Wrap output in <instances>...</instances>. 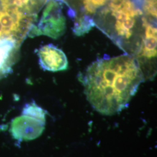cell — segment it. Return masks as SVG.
I'll return each instance as SVG.
<instances>
[{
	"instance_id": "277c9868",
	"label": "cell",
	"mask_w": 157,
	"mask_h": 157,
	"mask_svg": "<svg viewBox=\"0 0 157 157\" xmlns=\"http://www.w3.org/2000/svg\"><path fill=\"white\" fill-rule=\"evenodd\" d=\"M44 111L32 102L26 105L22 115L17 118L12 125V133L17 139L32 140L41 135L44 129Z\"/></svg>"
},
{
	"instance_id": "5b68a950",
	"label": "cell",
	"mask_w": 157,
	"mask_h": 157,
	"mask_svg": "<svg viewBox=\"0 0 157 157\" xmlns=\"http://www.w3.org/2000/svg\"><path fill=\"white\" fill-rule=\"evenodd\" d=\"M66 18L58 0H50L43 12L39 22L36 23L30 30L29 36L44 35L56 39L65 32Z\"/></svg>"
},
{
	"instance_id": "6da1fadb",
	"label": "cell",
	"mask_w": 157,
	"mask_h": 157,
	"mask_svg": "<svg viewBox=\"0 0 157 157\" xmlns=\"http://www.w3.org/2000/svg\"><path fill=\"white\" fill-rule=\"evenodd\" d=\"M91 105L104 115L126 108L144 75L136 59L128 54L101 58L91 63L80 78Z\"/></svg>"
},
{
	"instance_id": "ba28073f",
	"label": "cell",
	"mask_w": 157,
	"mask_h": 157,
	"mask_svg": "<svg viewBox=\"0 0 157 157\" xmlns=\"http://www.w3.org/2000/svg\"><path fill=\"white\" fill-rule=\"evenodd\" d=\"M95 25V21L92 18L89 16H84L76 21L73 32L77 36H82L89 32Z\"/></svg>"
},
{
	"instance_id": "52a82bcc",
	"label": "cell",
	"mask_w": 157,
	"mask_h": 157,
	"mask_svg": "<svg viewBox=\"0 0 157 157\" xmlns=\"http://www.w3.org/2000/svg\"><path fill=\"white\" fill-rule=\"evenodd\" d=\"M142 21L144 34L141 43L139 56L148 60L157 56V28L145 17H143Z\"/></svg>"
},
{
	"instance_id": "3957f363",
	"label": "cell",
	"mask_w": 157,
	"mask_h": 157,
	"mask_svg": "<svg viewBox=\"0 0 157 157\" xmlns=\"http://www.w3.org/2000/svg\"><path fill=\"white\" fill-rule=\"evenodd\" d=\"M105 10L110 13L112 22H109L99 28H101L108 24V26L101 30L118 45L122 46L124 42L133 36L136 26V18L141 16L143 12L130 0L109 2Z\"/></svg>"
},
{
	"instance_id": "7a4b0ae2",
	"label": "cell",
	"mask_w": 157,
	"mask_h": 157,
	"mask_svg": "<svg viewBox=\"0 0 157 157\" xmlns=\"http://www.w3.org/2000/svg\"><path fill=\"white\" fill-rule=\"evenodd\" d=\"M37 19L10 0H0V80L12 70L23 41Z\"/></svg>"
},
{
	"instance_id": "8992f818",
	"label": "cell",
	"mask_w": 157,
	"mask_h": 157,
	"mask_svg": "<svg viewBox=\"0 0 157 157\" xmlns=\"http://www.w3.org/2000/svg\"><path fill=\"white\" fill-rule=\"evenodd\" d=\"M37 55L39 63L44 70L51 72L65 71L68 66L67 57L61 49L52 44L40 47Z\"/></svg>"
},
{
	"instance_id": "9c48e42d",
	"label": "cell",
	"mask_w": 157,
	"mask_h": 157,
	"mask_svg": "<svg viewBox=\"0 0 157 157\" xmlns=\"http://www.w3.org/2000/svg\"><path fill=\"white\" fill-rule=\"evenodd\" d=\"M111 0H83L86 11L94 13L101 6L105 5Z\"/></svg>"
}]
</instances>
